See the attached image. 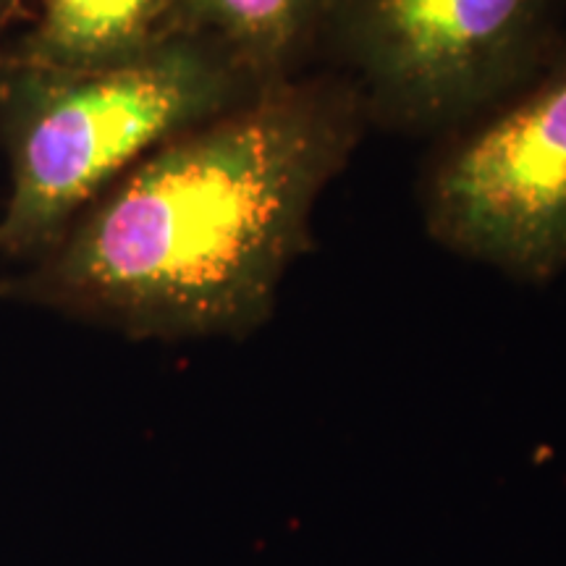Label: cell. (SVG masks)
<instances>
[{"mask_svg":"<svg viewBox=\"0 0 566 566\" xmlns=\"http://www.w3.org/2000/svg\"><path fill=\"white\" fill-rule=\"evenodd\" d=\"M365 124L344 74L260 84L132 166L3 275L0 296L129 338L250 336L271 321Z\"/></svg>","mask_w":566,"mask_h":566,"instance_id":"1","label":"cell"},{"mask_svg":"<svg viewBox=\"0 0 566 566\" xmlns=\"http://www.w3.org/2000/svg\"><path fill=\"white\" fill-rule=\"evenodd\" d=\"M258 87L202 34L103 69L6 63L0 129L11 187L0 212V260L34 258L142 158Z\"/></svg>","mask_w":566,"mask_h":566,"instance_id":"2","label":"cell"},{"mask_svg":"<svg viewBox=\"0 0 566 566\" xmlns=\"http://www.w3.org/2000/svg\"><path fill=\"white\" fill-rule=\"evenodd\" d=\"M554 0H336L325 27L367 122L464 124L548 59Z\"/></svg>","mask_w":566,"mask_h":566,"instance_id":"3","label":"cell"},{"mask_svg":"<svg viewBox=\"0 0 566 566\" xmlns=\"http://www.w3.org/2000/svg\"><path fill=\"white\" fill-rule=\"evenodd\" d=\"M451 142L422 192L443 250L512 279L566 271V51Z\"/></svg>","mask_w":566,"mask_h":566,"instance_id":"4","label":"cell"},{"mask_svg":"<svg viewBox=\"0 0 566 566\" xmlns=\"http://www.w3.org/2000/svg\"><path fill=\"white\" fill-rule=\"evenodd\" d=\"M197 34L189 0H40L38 21L11 61L84 71L124 63Z\"/></svg>","mask_w":566,"mask_h":566,"instance_id":"5","label":"cell"},{"mask_svg":"<svg viewBox=\"0 0 566 566\" xmlns=\"http://www.w3.org/2000/svg\"><path fill=\"white\" fill-rule=\"evenodd\" d=\"M336 0H189L197 34L258 84L300 74L321 45Z\"/></svg>","mask_w":566,"mask_h":566,"instance_id":"6","label":"cell"},{"mask_svg":"<svg viewBox=\"0 0 566 566\" xmlns=\"http://www.w3.org/2000/svg\"><path fill=\"white\" fill-rule=\"evenodd\" d=\"M13 6H17V0H0V24H3L6 19H9V13Z\"/></svg>","mask_w":566,"mask_h":566,"instance_id":"7","label":"cell"}]
</instances>
